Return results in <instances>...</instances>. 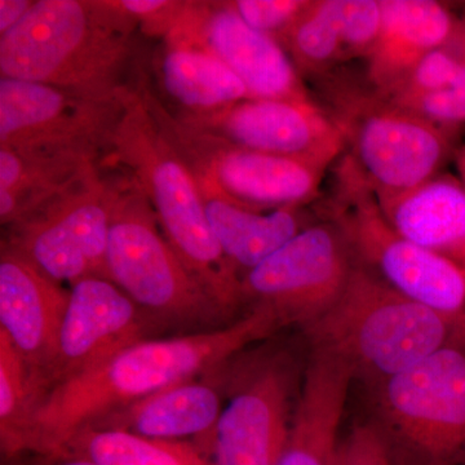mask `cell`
<instances>
[{
    "label": "cell",
    "mask_w": 465,
    "mask_h": 465,
    "mask_svg": "<svg viewBox=\"0 0 465 465\" xmlns=\"http://www.w3.org/2000/svg\"><path fill=\"white\" fill-rule=\"evenodd\" d=\"M280 327L273 312L253 307L228 326L134 342L54 385L34 416L27 446L45 451L65 449L81 430L116 410L210 374Z\"/></svg>",
    "instance_id": "cell-1"
},
{
    "label": "cell",
    "mask_w": 465,
    "mask_h": 465,
    "mask_svg": "<svg viewBox=\"0 0 465 465\" xmlns=\"http://www.w3.org/2000/svg\"><path fill=\"white\" fill-rule=\"evenodd\" d=\"M122 113L112 150L154 211L168 243L228 316L244 304L242 277L211 228L200 185L150 114L134 84L119 90Z\"/></svg>",
    "instance_id": "cell-2"
},
{
    "label": "cell",
    "mask_w": 465,
    "mask_h": 465,
    "mask_svg": "<svg viewBox=\"0 0 465 465\" xmlns=\"http://www.w3.org/2000/svg\"><path fill=\"white\" fill-rule=\"evenodd\" d=\"M137 26L113 0H36L0 36V75L114 99Z\"/></svg>",
    "instance_id": "cell-3"
},
{
    "label": "cell",
    "mask_w": 465,
    "mask_h": 465,
    "mask_svg": "<svg viewBox=\"0 0 465 465\" xmlns=\"http://www.w3.org/2000/svg\"><path fill=\"white\" fill-rule=\"evenodd\" d=\"M464 320L406 298L356 264L341 295L304 332L312 351L339 358L354 375L381 382L463 338Z\"/></svg>",
    "instance_id": "cell-4"
},
{
    "label": "cell",
    "mask_w": 465,
    "mask_h": 465,
    "mask_svg": "<svg viewBox=\"0 0 465 465\" xmlns=\"http://www.w3.org/2000/svg\"><path fill=\"white\" fill-rule=\"evenodd\" d=\"M105 278L150 322L217 329L228 314L208 295L168 243L157 216L133 179L121 183L110 225Z\"/></svg>",
    "instance_id": "cell-5"
},
{
    "label": "cell",
    "mask_w": 465,
    "mask_h": 465,
    "mask_svg": "<svg viewBox=\"0 0 465 465\" xmlns=\"http://www.w3.org/2000/svg\"><path fill=\"white\" fill-rule=\"evenodd\" d=\"M375 412L394 465H464L465 338L379 382Z\"/></svg>",
    "instance_id": "cell-6"
},
{
    "label": "cell",
    "mask_w": 465,
    "mask_h": 465,
    "mask_svg": "<svg viewBox=\"0 0 465 465\" xmlns=\"http://www.w3.org/2000/svg\"><path fill=\"white\" fill-rule=\"evenodd\" d=\"M324 213L353 258L391 289L454 320L465 317V269L400 234L348 158L336 170Z\"/></svg>",
    "instance_id": "cell-7"
},
{
    "label": "cell",
    "mask_w": 465,
    "mask_h": 465,
    "mask_svg": "<svg viewBox=\"0 0 465 465\" xmlns=\"http://www.w3.org/2000/svg\"><path fill=\"white\" fill-rule=\"evenodd\" d=\"M134 87L203 191L259 213L302 207L316 200L327 168L243 148L198 130L167 108L146 76L139 75Z\"/></svg>",
    "instance_id": "cell-8"
},
{
    "label": "cell",
    "mask_w": 465,
    "mask_h": 465,
    "mask_svg": "<svg viewBox=\"0 0 465 465\" xmlns=\"http://www.w3.org/2000/svg\"><path fill=\"white\" fill-rule=\"evenodd\" d=\"M223 391L211 445L216 465H275L289 440L298 367L282 348L241 351L213 372Z\"/></svg>",
    "instance_id": "cell-9"
},
{
    "label": "cell",
    "mask_w": 465,
    "mask_h": 465,
    "mask_svg": "<svg viewBox=\"0 0 465 465\" xmlns=\"http://www.w3.org/2000/svg\"><path fill=\"white\" fill-rule=\"evenodd\" d=\"M121 183L99 170L16 224L5 243L20 251L52 280L70 286L87 277L105 278L110 225Z\"/></svg>",
    "instance_id": "cell-10"
},
{
    "label": "cell",
    "mask_w": 465,
    "mask_h": 465,
    "mask_svg": "<svg viewBox=\"0 0 465 465\" xmlns=\"http://www.w3.org/2000/svg\"><path fill=\"white\" fill-rule=\"evenodd\" d=\"M336 116L347 134V157L376 197H393L439 174L452 150V134L411 113L376 99L342 104Z\"/></svg>",
    "instance_id": "cell-11"
},
{
    "label": "cell",
    "mask_w": 465,
    "mask_h": 465,
    "mask_svg": "<svg viewBox=\"0 0 465 465\" xmlns=\"http://www.w3.org/2000/svg\"><path fill=\"white\" fill-rule=\"evenodd\" d=\"M121 96L96 99L54 85L0 79V148L99 161L112 150Z\"/></svg>",
    "instance_id": "cell-12"
},
{
    "label": "cell",
    "mask_w": 465,
    "mask_h": 465,
    "mask_svg": "<svg viewBox=\"0 0 465 465\" xmlns=\"http://www.w3.org/2000/svg\"><path fill=\"white\" fill-rule=\"evenodd\" d=\"M353 260L331 223L311 224L243 275L244 302L273 312L281 327L298 324L304 330L341 295Z\"/></svg>",
    "instance_id": "cell-13"
},
{
    "label": "cell",
    "mask_w": 465,
    "mask_h": 465,
    "mask_svg": "<svg viewBox=\"0 0 465 465\" xmlns=\"http://www.w3.org/2000/svg\"><path fill=\"white\" fill-rule=\"evenodd\" d=\"M179 118L235 145L324 168L347 146L339 119L313 101L249 99L213 114Z\"/></svg>",
    "instance_id": "cell-14"
},
{
    "label": "cell",
    "mask_w": 465,
    "mask_h": 465,
    "mask_svg": "<svg viewBox=\"0 0 465 465\" xmlns=\"http://www.w3.org/2000/svg\"><path fill=\"white\" fill-rule=\"evenodd\" d=\"M168 36L200 45L219 57L243 82L251 99L313 101L283 45L247 25L228 2L189 3Z\"/></svg>",
    "instance_id": "cell-15"
},
{
    "label": "cell",
    "mask_w": 465,
    "mask_h": 465,
    "mask_svg": "<svg viewBox=\"0 0 465 465\" xmlns=\"http://www.w3.org/2000/svg\"><path fill=\"white\" fill-rule=\"evenodd\" d=\"M149 326L142 309L106 278L87 277L73 284L48 372L50 390L143 341Z\"/></svg>",
    "instance_id": "cell-16"
},
{
    "label": "cell",
    "mask_w": 465,
    "mask_h": 465,
    "mask_svg": "<svg viewBox=\"0 0 465 465\" xmlns=\"http://www.w3.org/2000/svg\"><path fill=\"white\" fill-rule=\"evenodd\" d=\"M69 298L70 290L2 241L0 332L47 381Z\"/></svg>",
    "instance_id": "cell-17"
},
{
    "label": "cell",
    "mask_w": 465,
    "mask_h": 465,
    "mask_svg": "<svg viewBox=\"0 0 465 465\" xmlns=\"http://www.w3.org/2000/svg\"><path fill=\"white\" fill-rule=\"evenodd\" d=\"M354 376L344 361L312 351L289 440L275 465H338L339 434Z\"/></svg>",
    "instance_id": "cell-18"
},
{
    "label": "cell",
    "mask_w": 465,
    "mask_h": 465,
    "mask_svg": "<svg viewBox=\"0 0 465 465\" xmlns=\"http://www.w3.org/2000/svg\"><path fill=\"white\" fill-rule=\"evenodd\" d=\"M381 29L369 58L367 78L388 99L430 51L448 41L459 20L433 0H381Z\"/></svg>",
    "instance_id": "cell-19"
},
{
    "label": "cell",
    "mask_w": 465,
    "mask_h": 465,
    "mask_svg": "<svg viewBox=\"0 0 465 465\" xmlns=\"http://www.w3.org/2000/svg\"><path fill=\"white\" fill-rule=\"evenodd\" d=\"M223 405L222 388L210 372L116 410L91 427L127 430L167 442L203 437L211 443Z\"/></svg>",
    "instance_id": "cell-20"
},
{
    "label": "cell",
    "mask_w": 465,
    "mask_h": 465,
    "mask_svg": "<svg viewBox=\"0 0 465 465\" xmlns=\"http://www.w3.org/2000/svg\"><path fill=\"white\" fill-rule=\"evenodd\" d=\"M376 200L400 234L465 269V186L460 179L437 174L411 191Z\"/></svg>",
    "instance_id": "cell-21"
},
{
    "label": "cell",
    "mask_w": 465,
    "mask_h": 465,
    "mask_svg": "<svg viewBox=\"0 0 465 465\" xmlns=\"http://www.w3.org/2000/svg\"><path fill=\"white\" fill-rule=\"evenodd\" d=\"M154 69L159 91L179 116L213 114L251 99L243 82L219 57L185 39H163Z\"/></svg>",
    "instance_id": "cell-22"
},
{
    "label": "cell",
    "mask_w": 465,
    "mask_h": 465,
    "mask_svg": "<svg viewBox=\"0 0 465 465\" xmlns=\"http://www.w3.org/2000/svg\"><path fill=\"white\" fill-rule=\"evenodd\" d=\"M96 159L0 148V222L16 224L96 173Z\"/></svg>",
    "instance_id": "cell-23"
},
{
    "label": "cell",
    "mask_w": 465,
    "mask_h": 465,
    "mask_svg": "<svg viewBox=\"0 0 465 465\" xmlns=\"http://www.w3.org/2000/svg\"><path fill=\"white\" fill-rule=\"evenodd\" d=\"M208 222L226 259L243 278L304 231L302 207L259 213L201 189Z\"/></svg>",
    "instance_id": "cell-24"
},
{
    "label": "cell",
    "mask_w": 465,
    "mask_h": 465,
    "mask_svg": "<svg viewBox=\"0 0 465 465\" xmlns=\"http://www.w3.org/2000/svg\"><path fill=\"white\" fill-rule=\"evenodd\" d=\"M48 391L45 376L0 332V436L5 450L27 448L34 416Z\"/></svg>",
    "instance_id": "cell-25"
},
{
    "label": "cell",
    "mask_w": 465,
    "mask_h": 465,
    "mask_svg": "<svg viewBox=\"0 0 465 465\" xmlns=\"http://www.w3.org/2000/svg\"><path fill=\"white\" fill-rule=\"evenodd\" d=\"M100 465H192L180 446L109 428L88 427L70 440Z\"/></svg>",
    "instance_id": "cell-26"
},
{
    "label": "cell",
    "mask_w": 465,
    "mask_h": 465,
    "mask_svg": "<svg viewBox=\"0 0 465 465\" xmlns=\"http://www.w3.org/2000/svg\"><path fill=\"white\" fill-rule=\"evenodd\" d=\"M284 48L299 72L317 74L345 58L333 0L312 2L291 30Z\"/></svg>",
    "instance_id": "cell-27"
},
{
    "label": "cell",
    "mask_w": 465,
    "mask_h": 465,
    "mask_svg": "<svg viewBox=\"0 0 465 465\" xmlns=\"http://www.w3.org/2000/svg\"><path fill=\"white\" fill-rule=\"evenodd\" d=\"M465 69V18L459 20L451 36L430 51L407 76L405 84L384 100L418 96L440 90L455 81Z\"/></svg>",
    "instance_id": "cell-28"
},
{
    "label": "cell",
    "mask_w": 465,
    "mask_h": 465,
    "mask_svg": "<svg viewBox=\"0 0 465 465\" xmlns=\"http://www.w3.org/2000/svg\"><path fill=\"white\" fill-rule=\"evenodd\" d=\"M387 101L452 134L465 125V69L454 82L440 90Z\"/></svg>",
    "instance_id": "cell-29"
},
{
    "label": "cell",
    "mask_w": 465,
    "mask_h": 465,
    "mask_svg": "<svg viewBox=\"0 0 465 465\" xmlns=\"http://www.w3.org/2000/svg\"><path fill=\"white\" fill-rule=\"evenodd\" d=\"M345 58H369L381 35V0H333Z\"/></svg>",
    "instance_id": "cell-30"
},
{
    "label": "cell",
    "mask_w": 465,
    "mask_h": 465,
    "mask_svg": "<svg viewBox=\"0 0 465 465\" xmlns=\"http://www.w3.org/2000/svg\"><path fill=\"white\" fill-rule=\"evenodd\" d=\"M312 0H234L232 11L252 29L286 45L291 30L307 11Z\"/></svg>",
    "instance_id": "cell-31"
},
{
    "label": "cell",
    "mask_w": 465,
    "mask_h": 465,
    "mask_svg": "<svg viewBox=\"0 0 465 465\" xmlns=\"http://www.w3.org/2000/svg\"><path fill=\"white\" fill-rule=\"evenodd\" d=\"M119 7L136 21L148 35L167 38L182 23L191 2L173 0H116Z\"/></svg>",
    "instance_id": "cell-32"
},
{
    "label": "cell",
    "mask_w": 465,
    "mask_h": 465,
    "mask_svg": "<svg viewBox=\"0 0 465 465\" xmlns=\"http://www.w3.org/2000/svg\"><path fill=\"white\" fill-rule=\"evenodd\" d=\"M338 465H394L374 424L357 425L341 440Z\"/></svg>",
    "instance_id": "cell-33"
},
{
    "label": "cell",
    "mask_w": 465,
    "mask_h": 465,
    "mask_svg": "<svg viewBox=\"0 0 465 465\" xmlns=\"http://www.w3.org/2000/svg\"><path fill=\"white\" fill-rule=\"evenodd\" d=\"M34 5V0H0V36L17 26Z\"/></svg>",
    "instance_id": "cell-34"
},
{
    "label": "cell",
    "mask_w": 465,
    "mask_h": 465,
    "mask_svg": "<svg viewBox=\"0 0 465 465\" xmlns=\"http://www.w3.org/2000/svg\"><path fill=\"white\" fill-rule=\"evenodd\" d=\"M455 161H457L459 179L461 180L465 186V146L459 150L457 155H455Z\"/></svg>",
    "instance_id": "cell-35"
},
{
    "label": "cell",
    "mask_w": 465,
    "mask_h": 465,
    "mask_svg": "<svg viewBox=\"0 0 465 465\" xmlns=\"http://www.w3.org/2000/svg\"><path fill=\"white\" fill-rule=\"evenodd\" d=\"M65 465H100L94 463V461L90 460V459H84V460H76L73 461V463H67Z\"/></svg>",
    "instance_id": "cell-36"
}]
</instances>
